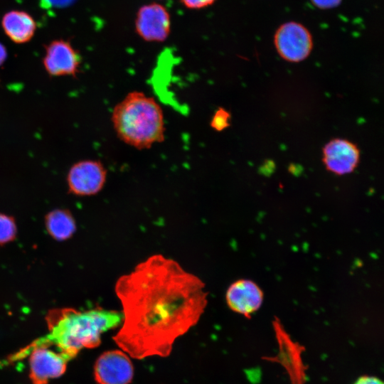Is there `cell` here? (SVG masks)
<instances>
[{
	"label": "cell",
	"instance_id": "obj_1",
	"mask_svg": "<svg viewBox=\"0 0 384 384\" xmlns=\"http://www.w3.org/2000/svg\"><path fill=\"white\" fill-rule=\"evenodd\" d=\"M114 290L123 317L113 340L137 359L169 356L174 341L196 325L208 303L204 282L162 255L121 276Z\"/></svg>",
	"mask_w": 384,
	"mask_h": 384
},
{
	"label": "cell",
	"instance_id": "obj_2",
	"mask_svg": "<svg viewBox=\"0 0 384 384\" xmlns=\"http://www.w3.org/2000/svg\"><path fill=\"white\" fill-rule=\"evenodd\" d=\"M122 317V311L100 307L87 311L70 308L51 309L46 317L48 334L33 341L11 359L23 358L33 347L53 345L72 359L82 348L98 346L102 334L119 326Z\"/></svg>",
	"mask_w": 384,
	"mask_h": 384
},
{
	"label": "cell",
	"instance_id": "obj_3",
	"mask_svg": "<svg viewBox=\"0 0 384 384\" xmlns=\"http://www.w3.org/2000/svg\"><path fill=\"white\" fill-rule=\"evenodd\" d=\"M111 120L118 138L136 149H149L164 140L163 110L142 92H129L114 106Z\"/></svg>",
	"mask_w": 384,
	"mask_h": 384
},
{
	"label": "cell",
	"instance_id": "obj_4",
	"mask_svg": "<svg viewBox=\"0 0 384 384\" xmlns=\"http://www.w3.org/2000/svg\"><path fill=\"white\" fill-rule=\"evenodd\" d=\"M274 45L283 59L298 63L309 56L313 41L311 33L303 25L288 22L282 24L276 31Z\"/></svg>",
	"mask_w": 384,
	"mask_h": 384
},
{
	"label": "cell",
	"instance_id": "obj_5",
	"mask_svg": "<svg viewBox=\"0 0 384 384\" xmlns=\"http://www.w3.org/2000/svg\"><path fill=\"white\" fill-rule=\"evenodd\" d=\"M107 180V170L97 160H83L73 164L67 176L70 193L77 196H92L99 193Z\"/></svg>",
	"mask_w": 384,
	"mask_h": 384
},
{
	"label": "cell",
	"instance_id": "obj_6",
	"mask_svg": "<svg viewBox=\"0 0 384 384\" xmlns=\"http://www.w3.org/2000/svg\"><path fill=\"white\" fill-rule=\"evenodd\" d=\"M135 30L148 42H163L171 32V16L161 4L151 3L141 6L136 16Z\"/></svg>",
	"mask_w": 384,
	"mask_h": 384
},
{
	"label": "cell",
	"instance_id": "obj_7",
	"mask_svg": "<svg viewBox=\"0 0 384 384\" xmlns=\"http://www.w3.org/2000/svg\"><path fill=\"white\" fill-rule=\"evenodd\" d=\"M47 346L31 348L29 357V377L33 384H48L50 379L61 376L70 360L67 356L55 352Z\"/></svg>",
	"mask_w": 384,
	"mask_h": 384
},
{
	"label": "cell",
	"instance_id": "obj_8",
	"mask_svg": "<svg viewBox=\"0 0 384 384\" xmlns=\"http://www.w3.org/2000/svg\"><path fill=\"white\" fill-rule=\"evenodd\" d=\"M94 375L98 384H129L134 377V366L127 353L110 350L97 359Z\"/></svg>",
	"mask_w": 384,
	"mask_h": 384
},
{
	"label": "cell",
	"instance_id": "obj_9",
	"mask_svg": "<svg viewBox=\"0 0 384 384\" xmlns=\"http://www.w3.org/2000/svg\"><path fill=\"white\" fill-rule=\"evenodd\" d=\"M322 161L327 171L343 176L352 173L360 161V150L353 142L336 138L322 149Z\"/></svg>",
	"mask_w": 384,
	"mask_h": 384
},
{
	"label": "cell",
	"instance_id": "obj_10",
	"mask_svg": "<svg viewBox=\"0 0 384 384\" xmlns=\"http://www.w3.org/2000/svg\"><path fill=\"white\" fill-rule=\"evenodd\" d=\"M81 62L79 53L63 39L54 40L46 46L43 59L46 72L51 76H76Z\"/></svg>",
	"mask_w": 384,
	"mask_h": 384
},
{
	"label": "cell",
	"instance_id": "obj_11",
	"mask_svg": "<svg viewBox=\"0 0 384 384\" xmlns=\"http://www.w3.org/2000/svg\"><path fill=\"white\" fill-rule=\"evenodd\" d=\"M225 299L228 306L233 311L250 316L261 306L263 293L252 281L239 279L230 285Z\"/></svg>",
	"mask_w": 384,
	"mask_h": 384
},
{
	"label": "cell",
	"instance_id": "obj_12",
	"mask_svg": "<svg viewBox=\"0 0 384 384\" xmlns=\"http://www.w3.org/2000/svg\"><path fill=\"white\" fill-rule=\"evenodd\" d=\"M1 26L6 35L16 43L31 41L36 30V22L27 12L12 10L2 17Z\"/></svg>",
	"mask_w": 384,
	"mask_h": 384
},
{
	"label": "cell",
	"instance_id": "obj_13",
	"mask_svg": "<svg viewBox=\"0 0 384 384\" xmlns=\"http://www.w3.org/2000/svg\"><path fill=\"white\" fill-rule=\"evenodd\" d=\"M46 226L48 233L55 240H64L75 233V220L68 210L56 209L46 216Z\"/></svg>",
	"mask_w": 384,
	"mask_h": 384
},
{
	"label": "cell",
	"instance_id": "obj_14",
	"mask_svg": "<svg viewBox=\"0 0 384 384\" xmlns=\"http://www.w3.org/2000/svg\"><path fill=\"white\" fill-rule=\"evenodd\" d=\"M16 235V225L13 217L0 213V245L13 240Z\"/></svg>",
	"mask_w": 384,
	"mask_h": 384
},
{
	"label": "cell",
	"instance_id": "obj_15",
	"mask_svg": "<svg viewBox=\"0 0 384 384\" xmlns=\"http://www.w3.org/2000/svg\"><path fill=\"white\" fill-rule=\"evenodd\" d=\"M230 114L225 109L220 108L215 113L211 127L217 131H222L230 126Z\"/></svg>",
	"mask_w": 384,
	"mask_h": 384
},
{
	"label": "cell",
	"instance_id": "obj_16",
	"mask_svg": "<svg viewBox=\"0 0 384 384\" xmlns=\"http://www.w3.org/2000/svg\"><path fill=\"white\" fill-rule=\"evenodd\" d=\"M216 0H181V3L190 9H201L212 5Z\"/></svg>",
	"mask_w": 384,
	"mask_h": 384
},
{
	"label": "cell",
	"instance_id": "obj_17",
	"mask_svg": "<svg viewBox=\"0 0 384 384\" xmlns=\"http://www.w3.org/2000/svg\"><path fill=\"white\" fill-rule=\"evenodd\" d=\"M314 5L320 9H331L338 6L341 0H311Z\"/></svg>",
	"mask_w": 384,
	"mask_h": 384
},
{
	"label": "cell",
	"instance_id": "obj_18",
	"mask_svg": "<svg viewBox=\"0 0 384 384\" xmlns=\"http://www.w3.org/2000/svg\"><path fill=\"white\" fill-rule=\"evenodd\" d=\"M353 384H383V382L376 377L364 375L360 377Z\"/></svg>",
	"mask_w": 384,
	"mask_h": 384
},
{
	"label": "cell",
	"instance_id": "obj_19",
	"mask_svg": "<svg viewBox=\"0 0 384 384\" xmlns=\"http://www.w3.org/2000/svg\"><path fill=\"white\" fill-rule=\"evenodd\" d=\"M53 7H63L70 4L74 0H44Z\"/></svg>",
	"mask_w": 384,
	"mask_h": 384
},
{
	"label": "cell",
	"instance_id": "obj_20",
	"mask_svg": "<svg viewBox=\"0 0 384 384\" xmlns=\"http://www.w3.org/2000/svg\"><path fill=\"white\" fill-rule=\"evenodd\" d=\"M7 58L6 49L4 45L0 43V65L3 64Z\"/></svg>",
	"mask_w": 384,
	"mask_h": 384
}]
</instances>
